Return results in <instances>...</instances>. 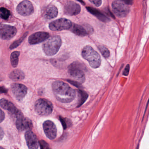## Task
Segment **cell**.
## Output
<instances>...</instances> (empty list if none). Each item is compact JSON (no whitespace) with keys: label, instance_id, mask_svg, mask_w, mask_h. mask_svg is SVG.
Returning <instances> with one entry per match:
<instances>
[{"label":"cell","instance_id":"9","mask_svg":"<svg viewBox=\"0 0 149 149\" xmlns=\"http://www.w3.org/2000/svg\"><path fill=\"white\" fill-rule=\"evenodd\" d=\"M17 33L16 28L10 25L1 24L0 37L3 40H10L13 38Z\"/></svg>","mask_w":149,"mask_h":149},{"label":"cell","instance_id":"17","mask_svg":"<svg viewBox=\"0 0 149 149\" xmlns=\"http://www.w3.org/2000/svg\"><path fill=\"white\" fill-rule=\"evenodd\" d=\"M25 138L28 146L29 149H37L40 145L36 135L30 130L26 132Z\"/></svg>","mask_w":149,"mask_h":149},{"label":"cell","instance_id":"20","mask_svg":"<svg viewBox=\"0 0 149 149\" xmlns=\"http://www.w3.org/2000/svg\"><path fill=\"white\" fill-rule=\"evenodd\" d=\"M25 74L20 70H13L9 75V78L14 81H20L25 78Z\"/></svg>","mask_w":149,"mask_h":149},{"label":"cell","instance_id":"34","mask_svg":"<svg viewBox=\"0 0 149 149\" xmlns=\"http://www.w3.org/2000/svg\"><path fill=\"white\" fill-rule=\"evenodd\" d=\"M0 133H1V139H2L3 136H4V132L2 128H1V130H0Z\"/></svg>","mask_w":149,"mask_h":149},{"label":"cell","instance_id":"5","mask_svg":"<svg viewBox=\"0 0 149 149\" xmlns=\"http://www.w3.org/2000/svg\"><path fill=\"white\" fill-rule=\"evenodd\" d=\"M35 109L37 114L41 116H47L53 111V106L51 102L47 99H38L35 104Z\"/></svg>","mask_w":149,"mask_h":149},{"label":"cell","instance_id":"24","mask_svg":"<svg viewBox=\"0 0 149 149\" xmlns=\"http://www.w3.org/2000/svg\"><path fill=\"white\" fill-rule=\"evenodd\" d=\"M11 15L10 11L7 8L1 7L0 9V16L4 20H7Z\"/></svg>","mask_w":149,"mask_h":149},{"label":"cell","instance_id":"31","mask_svg":"<svg viewBox=\"0 0 149 149\" xmlns=\"http://www.w3.org/2000/svg\"><path fill=\"white\" fill-rule=\"evenodd\" d=\"M120 1L127 5H132L133 2V0H120Z\"/></svg>","mask_w":149,"mask_h":149},{"label":"cell","instance_id":"13","mask_svg":"<svg viewBox=\"0 0 149 149\" xmlns=\"http://www.w3.org/2000/svg\"><path fill=\"white\" fill-rule=\"evenodd\" d=\"M49 37V34L47 32H37L29 36V42L31 45L39 44L47 40Z\"/></svg>","mask_w":149,"mask_h":149},{"label":"cell","instance_id":"27","mask_svg":"<svg viewBox=\"0 0 149 149\" xmlns=\"http://www.w3.org/2000/svg\"><path fill=\"white\" fill-rule=\"evenodd\" d=\"M39 143H40V146L41 149H48L49 148V146L48 144L44 140H40L39 142Z\"/></svg>","mask_w":149,"mask_h":149},{"label":"cell","instance_id":"22","mask_svg":"<svg viewBox=\"0 0 149 149\" xmlns=\"http://www.w3.org/2000/svg\"><path fill=\"white\" fill-rule=\"evenodd\" d=\"M78 95H79V101H78V105L77 107H79L81 106L88 98V95L84 91L82 90H79L78 91Z\"/></svg>","mask_w":149,"mask_h":149},{"label":"cell","instance_id":"1","mask_svg":"<svg viewBox=\"0 0 149 149\" xmlns=\"http://www.w3.org/2000/svg\"><path fill=\"white\" fill-rule=\"evenodd\" d=\"M52 89L55 96L61 102H70L75 97L74 90L61 81L54 82L52 84Z\"/></svg>","mask_w":149,"mask_h":149},{"label":"cell","instance_id":"6","mask_svg":"<svg viewBox=\"0 0 149 149\" xmlns=\"http://www.w3.org/2000/svg\"><path fill=\"white\" fill-rule=\"evenodd\" d=\"M72 23L69 20L64 18L58 19L49 23V29L53 31H61L70 29Z\"/></svg>","mask_w":149,"mask_h":149},{"label":"cell","instance_id":"16","mask_svg":"<svg viewBox=\"0 0 149 149\" xmlns=\"http://www.w3.org/2000/svg\"><path fill=\"white\" fill-rule=\"evenodd\" d=\"M16 126L21 131L30 130L33 127L32 121L29 118L23 117V115L16 118Z\"/></svg>","mask_w":149,"mask_h":149},{"label":"cell","instance_id":"33","mask_svg":"<svg viewBox=\"0 0 149 149\" xmlns=\"http://www.w3.org/2000/svg\"><path fill=\"white\" fill-rule=\"evenodd\" d=\"M7 92V90L4 87H1V93H6Z\"/></svg>","mask_w":149,"mask_h":149},{"label":"cell","instance_id":"4","mask_svg":"<svg viewBox=\"0 0 149 149\" xmlns=\"http://www.w3.org/2000/svg\"><path fill=\"white\" fill-rule=\"evenodd\" d=\"M81 63L75 62L71 63L68 68V72L70 76L80 83L85 81V76Z\"/></svg>","mask_w":149,"mask_h":149},{"label":"cell","instance_id":"35","mask_svg":"<svg viewBox=\"0 0 149 149\" xmlns=\"http://www.w3.org/2000/svg\"><path fill=\"white\" fill-rule=\"evenodd\" d=\"M77 1H79L80 3H81L82 5H85V3H84V1H83V0H76Z\"/></svg>","mask_w":149,"mask_h":149},{"label":"cell","instance_id":"26","mask_svg":"<svg viewBox=\"0 0 149 149\" xmlns=\"http://www.w3.org/2000/svg\"><path fill=\"white\" fill-rule=\"evenodd\" d=\"M59 119L61 121L64 130L67 129L68 127V125H70V124H68L69 121H68V119L67 118H64L61 117H59Z\"/></svg>","mask_w":149,"mask_h":149},{"label":"cell","instance_id":"19","mask_svg":"<svg viewBox=\"0 0 149 149\" xmlns=\"http://www.w3.org/2000/svg\"><path fill=\"white\" fill-rule=\"evenodd\" d=\"M58 14V11L57 8L54 6H50L46 9L43 14V17L46 19H52L56 18Z\"/></svg>","mask_w":149,"mask_h":149},{"label":"cell","instance_id":"8","mask_svg":"<svg viewBox=\"0 0 149 149\" xmlns=\"http://www.w3.org/2000/svg\"><path fill=\"white\" fill-rule=\"evenodd\" d=\"M70 29L72 33L80 36H86L88 35L91 34L94 32L93 28L88 24L80 25L72 24V27Z\"/></svg>","mask_w":149,"mask_h":149},{"label":"cell","instance_id":"3","mask_svg":"<svg viewBox=\"0 0 149 149\" xmlns=\"http://www.w3.org/2000/svg\"><path fill=\"white\" fill-rule=\"evenodd\" d=\"M81 55L88 62L90 65L93 68L100 67L101 63L100 56L94 49L90 46H86L82 50Z\"/></svg>","mask_w":149,"mask_h":149},{"label":"cell","instance_id":"21","mask_svg":"<svg viewBox=\"0 0 149 149\" xmlns=\"http://www.w3.org/2000/svg\"><path fill=\"white\" fill-rule=\"evenodd\" d=\"M20 54V53L19 51H15L11 54L10 60L11 64L13 68H16L18 66Z\"/></svg>","mask_w":149,"mask_h":149},{"label":"cell","instance_id":"23","mask_svg":"<svg viewBox=\"0 0 149 149\" xmlns=\"http://www.w3.org/2000/svg\"><path fill=\"white\" fill-rule=\"evenodd\" d=\"M29 33L28 32H27L26 33H25L24 35H23V36L21 37V38H20L19 40H17L15 41L11 45H10V49H14L16 48L17 47H19V46L20 44L22 43V42H23V41L24 40V39L26 38L28 34Z\"/></svg>","mask_w":149,"mask_h":149},{"label":"cell","instance_id":"32","mask_svg":"<svg viewBox=\"0 0 149 149\" xmlns=\"http://www.w3.org/2000/svg\"><path fill=\"white\" fill-rule=\"evenodd\" d=\"M5 114L4 111L2 110H1V123H2L3 120L5 119Z\"/></svg>","mask_w":149,"mask_h":149},{"label":"cell","instance_id":"15","mask_svg":"<svg viewBox=\"0 0 149 149\" xmlns=\"http://www.w3.org/2000/svg\"><path fill=\"white\" fill-rule=\"evenodd\" d=\"M81 8L80 5L73 1L68 2L64 6V13L69 16H74L80 13Z\"/></svg>","mask_w":149,"mask_h":149},{"label":"cell","instance_id":"10","mask_svg":"<svg viewBox=\"0 0 149 149\" xmlns=\"http://www.w3.org/2000/svg\"><path fill=\"white\" fill-rule=\"evenodd\" d=\"M16 10L18 13L23 16H28L33 13V6L30 1L25 0L22 1L17 6Z\"/></svg>","mask_w":149,"mask_h":149},{"label":"cell","instance_id":"14","mask_svg":"<svg viewBox=\"0 0 149 149\" xmlns=\"http://www.w3.org/2000/svg\"><path fill=\"white\" fill-rule=\"evenodd\" d=\"M1 106L4 109L8 111L15 117L17 118L22 116V113L19 111L15 106L11 102L5 99H1Z\"/></svg>","mask_w":149,"mask_h":149},{"label":"cell","instance_id":"28","mask_svg":"<svg viewBox=\"0 0 149 149\" xmlns=\"http://www.w3.org/2000/svg\"><path fill=\"white\" fill-rule=\"evenodd\" d=\"M68 81L72 85H74V86H75L77 88H82L81 84L80 82H78L72 81V80H68Z\"/></svg>","mask_w":149,"mask_h":149},{"label":"cell","instance_id":"7","mask_svg":"<svg viewBox=\"0 0 149 149\" xmlns=\"http://www.w3.org/2000/svg\"><path fill=\"white\" fill-rule=\"evenodd\" d=\"M111 6L113 13L119 18L126 17L130 12L129 7L120 0H116L113 1Z\"/></svg>","mask_w":149,"mask_h":149},{"label":"cell","instance_id":"25","mask_svg":"<svg viewBox=\"0 0 149 149\" xmlns=\"http://www.w3.org/2000/svg\"><path fill=\"white\" fill-rule=\"evenodd\" d=\"M98 49L102 53L103 56L105 58H109L110 56V52L108 48L102 45H99L98 47Z\"/></svg>","mask_w":149,"mask_h":149},{"label":"cell","instance_id":"12","mask_svg":"<svg viewBox=\"0 0 149 149\" xmlns=\"http://www.w3.org/2000/svg\"><path fill=\"white\" fill-rule=\"evenodd\" d=\"M43 130L49 139H54L57 135V129L56 126L53 122L47 120L43 124Z\"/></svg>","mask_w":149,"mask_h":149},{"label":"cell","instance_id":"2","mask_svg":"<svg viewBox=\"0 0 149 149\" xmlns=\"http://www.w3.org/2000/svg\"><path fill=\"white\" fill-rule=\"evenodd\" d=\"M62 44V40L59 36L50 37L43 43L42 49L44 53L49 56H52L57 54Z\"/></svg>","mask_w":149,"mask_h":149},{"label":"cell","instance_id":"18","mask_svg":"<svg viewBox=\"0 0 149 149\" xmlns=\"http://www.w3.org/2000/svg\"><path fill=\"white\" fill-rule=\"evenodd\" d=\"M86 9L88 12L96 17L99 20L104 22H108L110 21V19L108 17L97 9L90 7H87Z\"/></svg>","mask_w":149,"mask_h":149},{"label":"cell","instance_id":"11","mask_svg":"<svg viewBox=\"0 0 149 149\" xmlns=\"http://www.w3.org/2000/svg\"><path fill=\"white\" fill-rule=\"evenodd\" d=\"M11 88L14 95L19 100H22L27 93V88L21 84H13Z\"/></svg>","mask_w":149,"mask_h":149},{"label":"cell","instance_id":"29","mask_svg":"<svg viewBox=\"0 0 149 149\" xmlns=\"http://www.w3.org/2000/svg\"><path fill=\"white\" fill-rule=\"evenodd\" d=\"M95 6L99 7L102 4V0H88Z\"/></svg>","mask_w":149,"mask_h":149},{"label":"cell","instance_id":"30","mask_svg":"<svg viewBox=\"0 0 149 149\" xmlns=\"http://www.w3.org/2000/svg\"><path fill=\"white\" fill-rule=\"evenodd\" d=\"M130 66L129 64H128L125 68L123 72V75L124 76H128L129 74V72H130Z\"/></svg>","mask_w":149,"mask_h":149}]
</instances>
